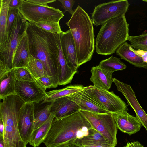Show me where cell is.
Wrapping results in <instances>:
<instances>
[{"mask_svg":"<svg viewBox=\"0 0 147 147\" xmlns=\"http://www.w3.org/2000/svg\"><path fill=\"white\" fill-rule=\"evenodd\" d=\"M26 33L30 55L42 61L47 75L53 77L59 84L60 69L57 33L48 32L27 21Z\"/></svg>","mask_w":147,"mask_h":147,"instance_id":"obj_1","label":"cell"},{"mask_svg":"<svg viewBox=\"0 0 147 147\" xmlns=\"http://www.w3.org/2000/svg\"><path fill=\"white\" fill-rule=\"evenodd\" d=\"M92 128L80 111L59 119L54 118L43 143L46 147H66L86 135Z\"/></svg>","mask_w":147,"mask_h":147,"instance_id":"obj_2","label":"cell"},{"mask_svg":"<svg viewBox=\"0 0 147 147\" xmlns=\"http://www.w3.org/2000/svg\"><path fill=\"white\" fill-rule=\"evenodd\" d=\"M66 24L73 38L79 67L91 60L95 50L93 24L88 14L78 5Z\"/></svg>","mask_w":147,"mask_h":147,"instance_id":"obj_3","label":"cell"},{"mask_svg":"<svg viewBox=\"0 0 147 147\" xmlns=\"http://www.w3.org/2000/svg\"><path fill=\"white\" fill-rule=\"evenodd\" d=\"M129 25L125 16L112 18L102 25L95 40L97 53L103 55L114 53L127 40Z\"/></svg>","mask_w":147,"mask_h":147,"instance_id":"obj_4","label":"cell"},{"mask_svg":"<svg viewBox=\"0 0 147 147\" xmlns=\"http://www.w3.org/2000/svg\"><path fill=\"white\" fill-rule=\"evenodd\" d=\"M3 100L0 104V118L4 126V147H26L28 143L22 140L18 125L20 111L25 103L16 94Z\"/></svg>","mask_w":147,"mask_h":147,"instance_id":"obj_5","label":"cell"},{"mask_svg":"<svg viewBox=\"0 0 147 147\" xmlns=\"http://www.w3.org/2000/svg\"><path fill=\"white\" fill-rule=\"evenodd\" d=\"M18 11L27 21L34 23L40 22L59 23L64 16L58 9L47 5H41L22 0Z\"/></svg>","mask_w":147,"mask_h":147,"instance_id":"obj_6","label":"cell"},{"mask_svg":"<svg viewBox=\"0 0 147 147\" xmlns=\"http://www.w3.org/2000/svg\"><path fill=\"white\" fill-rule=\"evenodd\" d=\"M27 21L18 11L9 38L8 48L5 52L0 54V77L13 68L14 53L19 42L26 33Z\"/></svg>","mask_w":147,"mask_h":147,"instance_id":"obj_7","label":"cell"},{"mask_svg":"<svg viewBox=\"0 0 147 147\" xmlns=\"http://www.w3.org/2000/svg\"><path fill=\"white\" fill-rule=\"evenodd\" d=\"M80 111L87 119L92 127L100 133L111 145L115 147L117 144L118 129L113 114Z\"/></svg>","mask_w":147,"mask_h":147,"instance_id":"obj_8","label":"cell"},{"mask_svg":"<svg viewBox=\"0 0 147 147\" xmlns=\"http://www.w3.org/2000/svg\"><path fill=\"white\" fill-rule=\"evenodd\" d=\"M83 91L96 102L110 113L128 111L127 105L113 91L97 88L93 85L86 87Z\"/></svg>","mask_w":147,"mask_h":147,"instance_id":"obj_9","label":"cell"},{"mask_svg":"<svg viewBox=\"0 0 147 147\" xmlns=\"http://www.w3.org/2000/svg\"><path fill=\"white\" fill-rule=\"evenodd\" d=\"M130 4L127 0L112 1L95 7L91 14V20L96 26L102 25L112 18L125 16Z\"/></svg>","mask_w":147,"mask_h":147,"instance_id":"obj_10","label":"cell"},{"mask_svg":"<svg viewBox=\"0 0 147 147\" xmlns=\"http://www.w3.org/2000/svg\"><path fill=\"white\" fill-rule=\"evenodd\" d=\"M35 109L34 103H25L20 109L18 117V127L21 137L27 143L34 130Z\"/></svg>","mask_w":147,"mask_h":147,"instance_id":"obj_11","label":"cell"},{"mask_svg":"<svg viewBox=\"0 0 147 147\" xmlns=\"http://www.w3.org/2000/svg\"><path fill=\"white\" fill-rule=\"evenodd\" d=\"M15 92L25 103H39L46 95V91L34 81H16Z\"/></svg>","mask_w":147,"mask_h":147,"instance_id":"obj_12","label":"cell"},{"mask_svg":"<svg viewBox=\"0 0 147 147\" xmlns=\"http://www.w3.org/2000/svg\"><path fill=\"white\" fill-rule=\"evenodd\" d=\"M113 82L116 85L117 90L124 96L128 105L132 108L135 113L136 116L147 132V114L139 103L131 86L115 78L113 79Z\"/></svg>","mask_w":147,"mask_h":147,"instance_id":"obj_13","label":"cell"},{"mask_svg":"<svg viewBox=\"0 0 147 147\" xmlns=\"http://www.w3.org/2000/svg\"><path fill=\"white\" fill-rule=\"evenodd\" d=\"M60 37L62 51L68 66L73 71H77L79 67L76 48L70 29L65 32L62 31Z\"/></svg>","mask_w":147,"mask_h":147,"instance_id":"obj_14","label":"cell"},{"mask_svg":"<svg viewBox=\"0 0 147 147\" xmlns=\"http://www.w3.org/2000/svg\"><path fill=\"white\" fill-rule=\"evenodd\" d=\"M112 113L118 129L122 132L131 136L140 130L141 123L136 116L131 115L127 111Z\"/></svg>","mask_w":147,"mask_h":147,"instance_id":"obj_15","label":"cell"},{"mask_svg":"<svg viewBox=\"0 0 147 147\" xmlns=\"http://www.w3.org/2000/svg\"><path fill=\"white\" fill-rule=\"evenodd\" d=\"M79 106L66 96L58 98L53 102L50 113L55 118L59 119L80 111Z\"/></svg>","mask_w":147,"mask_h":147,"instance_id":"obj_16","label":"cell"},{"mask_svg":"<svg viewBox=\"0 0 147 147\" xmlns=\"http://www.w3.org/2000/svg\"><path fill=\"white\" fill-rule=\"evenodd\" d=\"M66 97L76 103L79 107L80 110L98 113H110L89 97L83 90Z\"/></svg>","mask_w":147,"mask_h":147,"instance_id":"obj_17","label":"cell"},{"mask_svg":"<svg viewBox=\"0 0 147 147\" xmlns=\"http://www.w3.org/2000/svg\"><path fill=\"white\" fill-rule=\"evenodd\" d=\"M10 0H0V54L5 52L8 47L7 19Z\"/></svg>","mask_w":147,"mask_h":147,"instance_id":"obj_18","label":"cell"},{"mask_svg":"<svg viewBox=\"0 0 147 147\" xmlns=\"http://www.w3.org/2000/svg\"><path fill=\"white\" fill-rule=\"evenodd\" d=\"M91 72L90 79L93 86L107 90L110 88L113 79L112 73L101 68L99 65L92 67Z\"/></svg>","mask_w":147,"mask_h":147,"instance_id":"obj_19","label":"cell"},{"mask_svg":"<svg viewBox=\"0 0 147 147\" xmlns=\"http://www.w3.org/2000/svg\"><path fill=\"white\" fill-rule=\"evenodd\" d=\"M30 54L26 33L22 37L15 50L13 59V68L26 67Z\"/></svg>","mask_w":147,"mask_h":147,"instance_id":"obj_20","label":"cell"},{"mask_svg":"<svg viewBox=\"0 0 147 147\" xmlns=\"http://www.w3.org/2000/svg\"><path fill=\"white\" fill-rule=\"evenodd\" d=\"M132 47L131 45L125 42L117 49L116 53L121 59L135 67L147 69V63L144 62L142 57L133 51Z\"/></svg>","mask_w":147,"mask_h":147,"instance_id":"obj_21","label":"cell"},{"mask_svg":"<svg viewBox=\"0 0 147 147\" xmlns=\"http://www.w3.org/2000/svg\"><path fill=\"white\" fill-rule=\"evenodd\" d=\"M56 39L59 47L58 60L60 69L59 85H65L71 82L77 71H73L67 63L61 49L60 34H56Z\"/></svg>","mask_w":147,"mask_h":147,"instance_id":"obj_22","label":"cell"},{"mask_svg":"<svg viewBox=\"0 0 147 147\" xmlns=\"http://www.w3.org/2000/svg\"><path fill=\"white\" fill-rule=\"evenodd\" d=\"M15 70V68H13L0 77L1 100L10 95L16 94L15 86L16 80Z\"/></svg>","mask_w":147,"mask_h":147,"instance_id":"obj_23","label":"cell"},{"mask_svg":"<svg viewBox=\"0 0 147 147\" xmlns=\"http://www.w3.org/2000/svg\"><path fill=\"white\" fill-rule=\"evenodd\" d=\"M86 88L80 84L71 85L64 88L56 89L46 92V95L41 102V104L51 102L56 99L68 96L72 94L83 90Z\"/></svg>","mask_w":147,"mask_h":147,"instance_id":"obj_24","label":"cell"},{"mask_svg":"<svg viewBox=\"0 0 147 147\" xmlns=\"http://www.w3.org/2000/svg\"><path fill=\"white\" fill-rule=\"evenodd\" d=\"M55 116L51 113L48 120L42 125L33 131L29 144L33 147H38L43 143L51 127Z\"/></svg>","mask_w":147,"mask_h":147,"instance_id":"obj_25","label":"cell"},{"mask_svg":"<svg viewBox=\"0 0 147 147\" xmlns=\"http://www.w3.org/2000/svg\"><path fill=\"white\" fill-rule=\"evenodd\" d=\"M53 102L45 104L34 111V130L44 124L49 119L51 115L50 110Z\"/></svg>","mask_w":147,"mask_h":147,"instance_id":"obj_26","label":"cell"},{"mask_svg":"<svg viewBox=\"0 0 147 147\" xmlns=\"http://www.w3.org/2000/svg\"><path fill=\"white\" fill-rule=\"evenodd\" d=\"M26 68L34 80L47 75L44 65L42 61L31 55Z\"/></svg>","mask_w":147,"mask_h":147,"instance_id":"obj_27","label":"cell"},{"mask_svg":"<svg viewBox=\"0 0 147 147\" xmlns=\"http://www.w3.org/2000/svg\"><path fill=\"white\" fill-rule=\"evenodd\" d=\"M101 68L112 73L125 69L126 66L120 59L113 56L101 61L98 65Z\"/></svg>","mask_w":147,"mask_h":147,"instance_id":"obj_28","label":"cell"},{"mask_svg":"<svg viewBox=\"0 0 147 147\" xmlns=\"http://www.w3.org/2000/svg\"><path fill=\"white\" fill-rule=\"evenodd\" d=\"M93 142L110 144L100 133L92 128L88 130L86 135L76 139L71 144L84 142Z\"/></svg>","mask_w":147,"mask_h":147,"instance_id":"obj_29","label":"cell"},{"mask_svg":"<svg viewBox=\"0 0 147 147\" xmlns=\"http://www.w3.org/2000/svg\"><path fill=\"white\" fill-rule=\"evenodd\" d=\"M127 40L136 49L147 52V33L135 36H129Z\"/></svg>","mask_w":147,"mask_h":147,"instance_id":"obj_30","label":"cell"},{"mask_svg":"<svg viewBox=\"0 0 147 147\" xmlns=\"http://www.w3.org/2000/svg\"><path fill=\"white\" fill-rule=\"evenodd\" d=\"M34 80L37 84L45 91L47 88H55L59 85L54 78L47 75L35 79Z\"/></svg>","mask_w":147,"mask_h":147,"instance_id":"obj_31","label":"cell"},{"mask_svg":"<svg viewBox=\"0 0 147 147\" xmlns=\"http://www.w3.org/2000/svg\"><path fill=\"white\" fill-rule=\"evenodd\" d=\"M35 24L37 27L49 33L60 34L62 32L59 23L40 22Z\"/></svg>","mask_w":147,"mask_h":147,"instance_id":"obj_32","label":"cell"},{"mask_svg":"<svg viewBox=\"0 0 147 147\" xmlns=\"http://www.w3.org/2000/svg\"><path fill=\"white\" fill-rule=\"evenodd\" d=\"M15 76L16 81L20 82H34V80L26 67L15 68Z\"/></svg>","mask_w":147,"mask_h":147,"instance_id":"obj_33","label":"cell"},{"mask_svg":"<svg viewBox=\"0 0 147 147\" xmlns=\"http://www.w3.org/2000/svg\"><path fill=\"white\" fill-rule=\"evenodd\" d=\"M18 11V8H9L7 19V30L9 38Z\"/></svg>","mask_w":147,"mask_h":147,"instance_id":"obj_34","label":"cell"},{"mask_svg":"<svg viewBox=\"0 0 147 147\" xmlns=\"http://www.w3.org/2000/svg\"><path fill=\"white\" fill-rule=\"evenodd\" d=\"M62 4L61 7L64 9L63 13L68 11L72 15L74 13V10H73L72 8L74 4L75 1L74 0H58Z\"/></svg>","mask_w":147,"mask_h":147,"instance_id":"obj_35","label":"cell"},{"mask_svg":"<svg viewBox=\"0 0 147 147\" xmlns=\"http://www.w3.org/2000/svg\"><path fill=\"white\" fill-rule=\"evenodd\" d=\"M73 145L79 147H113L109 144L98 142H84Z\"/></svg>","mask_w":147,"mask_h":147,"instance_id":"obj_36","label":"cell"},{"mask_svg":"<svg viewBox=\"0 0 147 147\" xmlns=\"http://www.w3.org/2000/svg\"><path fill=\"white\" fill-rule=\"evenodd\" d=\"M29 2L41 5H46L47 4L52 3L56 1V0H27Z\"/></svg>","mask_w":147,"mask_h":147,"instance_id":"obj_37","label":"cell"},{"mask_svg":"<svg viewBox=\"0 0 147 147\" xmlns=\"http://www.w3.org/2000/svg\"><path fill=\"white\" fill-rule=\"evenodd\" d=\"M134 51L142 57L144 62L147 63V52L140 50H136L132 47Z\"/></svg>","mask_w":147,"mask_h":147,"instance_id":"obj_38","label":"cell"},{"mask_svg":"<svg viewBox=\"0 0 147 147\" xmlns=\"http://www.w3.org/2000/svg\"><path fill=\"white\" fill-rule=\"evenodd\" d=\"M22 0H11L9 5V8H18L20 5Z\"/></svg>","mask_w":147,"mask_h":147,"instance_id":"obj_39","label":"cell"},{"mask_svg":"<svg viewBox=\"0 0 147 147\" xmlns=\"http://www.w3.org/2000/svg\"><path fill=\"white\" fill-rule=\"evenodd\" d=\"M128 147H144L138 141L127 143Z\"/></svg>","mask_w":147,"mask_h":147,"instance_id":"obj_40","label":"cell"},{"mask_svg":"<svg viewBox=\"0 0 147 147\" xmlns=\"http://www.w3.org/2000/svg\"><path fill=\"white\" fill-rule=\"evenodd\" d=\"M4 126L2 119L0 118V135L3 136Z\"/></svg>","mask_w":147,"mask_h":147,"instance_id":"obj_41","label":"cell"},{"mask_svg":"<svg viewBox=\"0 0 147 147\" xmlns=\"http://www.w3.org/2000/svg\"><path fill=\"white\" fill-rule=\"evenodd\" d=\"M0 147H4L3 136L0 135Z\"/></svg>","mask_w":147,"mask_h":147,"instance_id":"obj_42","label":"cell"},{"mask_svg":"<svg viewBox=\"0 0 147 147\" xmlns=\"http://www.w3.org/2000/svg\"><path fill=\"white\" fill-rule=\"evenodd\" d=\"M66 147H79L78 146H75L73 144H71L68 146H67Z\"/></svg>","mask_w":147,"mask_h":147,"instance_id":"obj_43","label":"cell"},{"mask_svg":"<svg viewBox=\"0 0 147 147\" xmlns=\"http://www.w3.org/2000/svg\"><path fill=\"white\" fill-rule=\"evenodd\" d=\"M124 147H128V146L127 145H126L125 146H124Z\"/></svg>","mask_w":147,"mask_h":147,"instance_id":"obj_44","label":"cell"}]
</instances>
